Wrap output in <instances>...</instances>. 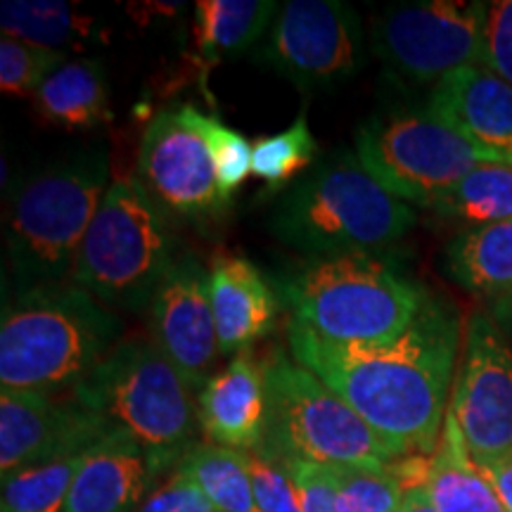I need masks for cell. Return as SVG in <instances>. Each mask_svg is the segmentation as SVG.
Instances as JSON below:
<instances>
[{"mask_svg": "<svg viewBox=\"0 0 512 512\" xmlns=\"http://www.w3.org/2000/svg\"><path fill=\"white\" fill-rule=\"evenodd\" d=\"M463 323L453 304L430 297L401 337L339 344L287 320L292 358L325 382L396 458L434 456L456 382Z\"/></svg>", "mask_w": 512, "mask_h": 512, "instance_id": "obj_1", "label": "cell"}, {"mask_svg": "<svg viewBox=\"0 0 512 512\" xmlns=\"http://www.w3.org/2000/svg\"><path fill=\"white\" fill-rule=\"evenodd\" d=\"M124 323L79 285L19 292L3 309L0 384L15 392H74L117 347Z\"/></svg>", "mask_w": 512, "mask_h": 512, "instance_id": "obj_2", "label": "cell"}, {"mask_svg": "<svg viewBox=\"0 0 512 512\" xmlns=\"http://www.w3.org/2000/svg\"><path fill=\"white\" fill-rule=\"evenodd\" d=\"M415 211L368 174L356 152L339 150L299 178L271 216L273 235L297 252H375L411 233Z\"/></svg>", "mask_w": 512, "mask_h": 512, "instance_id": "obj_3", "label": "cell"}, {"mask_svg": "<svg viewBox=\"0 0 512 512\" xmlns=\"http://www.w3.org/2000/svg\"><path fill=\"white\" fill-rule=\"evenodd\" d=\"M110 188L105 150L79 152L17 185L5 214L15 294L72 280L83 238Z\"/></svg>", "mask_w": 512, "mask_h": 512, "instance_id": "obj_4", "label": "cell"}, {"mask_svg": "<svg viewBox=\"0 0 512 512\" xmlns=\"http://www.w3.org/2000/svg\"><path fill=\"white\" fill-rule=\"evenodd\" d=\"M292 320L339 344L401 337L430 294L373 252L311 256L278 280Z\"/></svg>", "mask_w": 512, "mask_h": 512, "instance_id": "obj_5", "label": "cell"}, {"mask_svg": "<svg viewBox=\"0 0 512 512\" xmlns=\"http://www.w3.org/2000/svg\"><path fill=\"white\" fill-rule=\"evenodd\" d=\"M72 396L114 430L131 434L150 453L157 475L166 467L176 470L195 446L197 392L155 342L117 344Z\"/></svg>", "mask_w": 512, "mask_h": 512, "instance_id": "obj_6", "label": "cell"}, {"mask_svg": "<svg viewBox=\"0 0 512 512\" xmlns=\"http://www.w3.org/2000/svg\"><path fill=\"white\" fill-rule=\"evenodd\" d=\"M171 214L138 178H121L107 190L76 256L72 283L107 306L140 311L174 266Z\"/></svg>", "mask_w": 512, "mask_h": 512, "instance_id": "obj_7", "label": "cell"}, {"mask_svg": "<svg viewBox=\"0 0 512 512\" xmlns=\"http://www.w3.org/2000/svg\"><path fill=\"white\" fill-rule=\"evenodd\" d=\"M268 420L261 451L316 465L387 467L389 446L325 382L275 347L264 358Z\"/></svg>", "mask_w": 512, "mask_h": 512, "instance_id": "obj_8", "label": "cell"}, {"mask_svg": "<svg viewBox=\"0 0 512 512\" xmlns=\"http://www.w3.org/2000/svg\"><path fill=\"white\" fill-rule=\"evenodd\" d=\"M356 155L389 192L437 209L475 166L489 162L430 107L377 114L358 128Z\"/></svg>", "mask_w": 512, "mask_h": 512, "instance_id": "obj_9", "label": "cell"}, {"mask_svg": "<svg viewBox=\"0 0 512 512\" xmlns=\"http://www.w3.org/2000/svg\"><path fill=\"white\" fill-rule=\"evenodd\" d=\"M489 5L422 0L387 8L373 27V53L389 72L418 86L484 64Z\"/></svg>", "mask_w": 512, "mask_h": 512, "instance_id": "obj_10", "label": "cell"}, {"mask_svg": "<svg viewBox=\"0 0 512 512\" xmlns=\"http://www.w3.org/2000/svg\"><path fill=\"white\" fill-rule=\"evenodd\" d=\"M363 29L339 0H287L259 43V62L302 91H328L358 74Z\"/></svg>", "mask_w": 512, "mask_h": 512, "instance_id": "obj_11", "label": "cell"}, {"mask_svg": "<svg viewBox=\"0 0 512 512\" xmlns=\"http://www.w3.org/2000/svg\"><path fill=\"white\" fill-rule=\"evenodd\" d=\"M448 413L479 470L512 458V349L484 311L467 318Z\"/></svg>", "mask_w": 512, "mask_h": 512, "instance_id": "obj_12", "label": "cell"}, {"mask_svg": "<svg viewBox=\"0 0 512 512\" xmlns=\"http://www.w3.org/2000/svg\"><path fill=\"white\" fill-rule=\"evenodd\" d=\"M192 112V105L162 110L147 124L138 147V181L171 216L204 221L221 216L230 200L219 188Z\"/></svg>", "mask_w": 512, "mask_h": 512, "instance_id": "obj_13", "label": "cell"}, {"mask_svg": "<svg viewBox=\"0 0 512 512\" xmlns=\"http://www.w3.org/2000/svg\"><path fill=\"white\" fill-rule=\"evenodd\" d=\"M102 415L74 396L41 392H0V472L76 458L112 434Z\"/></svg>", "mask_w": 512, "mask_h": 512, "instance_id": "obj_14", "label": "cell"}, {"mask_svg": "<svg viewBox=\"0 0 512 512\" xmlns=\"http://www.w3.org/2000/svg\"><path fill=\"white\" fill-rule=\"evenodd\" d=\"M152 342L197 396L221 356L209 302V271L192 254L178 256L150 304Z\"/></svg>", "mask_w": 512, "mask_h": 512, "instance_id": "obj_15", "label": "cell"}, {"mask_svg": "<svg viewBox=\"0 0 512 512\" xmlns=\"http://www.w3.org/2000/svg\"><path fill=\"white\" fill-rule=\"evenodd\" d=\"M427 107L489 162L512 164V86L489 67L448 74L432 88Z\"/></svg>", "mask_w": 512, "mask_h": 512, "instance_id": "obj_16", "label": "cell"}, {"mask_svg": "<svg viewBox=\"0 0 512 512\" xmlns=\"http://www.w3.org/2000/svg\"><path fill=\"white\" fill-rule=\"evenodd\" d=\"M197 413L209 444L247 453L264 446L268 420L264 361L249 351L235 354L228 366L202 387Z\"/></svg>", "mask_w": 512, "mask_h": 512, "instance_id": "obj_17", "label": "cell"}, {"mask_svg": "<svg viewBox=\"0 0 512 512\" xmlns=\"http://www.w3.org/2000/svg\"><path fill=\"white\" fill-rule=\"evenodd\" d=\"M157 477L150 453L131 434L114 430L81 456L67 512H136Z\"/></svg>", "mask_w": 512, "mask_h": 512, "instance_id": "obj_18", "label": "cell"}, {"mask_svg": "<svg viewBox=\"0 0 512 512\" xmlns=\"http://www.w3.org/2000/svg\"><path fill=\"white\" fill-rule=\"evenodd\" d=\"M209 302L221 354L249 351L275 328L278 297L264 273L245 256H214L209 266Z\"/></svg>", "mask_w": 512, "mask_h": 512, "instance_id": "obj_19", "label": "cell"}, {"mask_svg": "<svg viewBox=\"0 0 512 512\" xmlns=\"http://www.w3.org/2000/svg\"><path fill=\"white\" fill-rule=\"evenodd\" d=\"M446 266L463 290L512 311V219L460 230L446 247Z\"/></svg>", "mask_w": 512, "mask_h": 512, "instance_id": "obj_20", "label": "cell"}, {"mask_svg": "<svg viewBox=\"0 0 512 512\" xmlns=\"http://www.w3.org/2000/svg\"><path fill=\"white\" fill-rule=\"evenodd\" d=\"M36 114L64 131H93L112 119L110 86L98 60H67L34 98Z\"/></svg>", "mask_w": 512, "mask_h": 512, "instance_id": "obj_21", "label": "cell"}, {"mask_svg": "<svg viewBox=\"0 0 512 512\" xmlns=\"http://www.w3.org/2000/svg\"><path fill=\"white\" fill-rule=\"evenodd\" d=\"M425 489L439 512H505L494 486L472 463L451 413L446 415L444 434L432 456Z\"/></svg>", "mask_w": 512, "mask_h": 512, "instance_id": "obj_22", "label": "cell"}, {"mask_svg": "<svg viewBox=\"0 0 512 512\" xmlns=\"http://www.w3.org/2000/svg\"><path fill=\"white\" fill-rule=\"evenodd\" d=\"M280 5L273 0H200L195 5V48L219 62L264 41Z\"/></svg>", "mask_w": 512, "mask_h": 512, "instance_id": "obj_23", "label": "cell"}, {"mask_svg": "<svg viewBox=\"0 0 512 512\" xmlns=\"http://www.w3.org/2000/svg\"><path fill=\"white\" fill-rule=\"evenodd\" d=\"M176 470L192 479L216 512H259L254 503L249 453L216 444H195Z\"/></svg>", "mask_w": 512, "mask_h": 512, "instance_id": "obj_24", "label": "cell"}, {"mask_svg": "<svg viewBox=\"0 0 512 512\" xmlns=\"http://www.w3.org/2000/svg\"><path fill=\"white\" fill-rule=\"evenodd\" d=\"M0 29L8 38L64 53L62 48L79 46L93 34V22L69 3L5 0L0 5Z\"/></svg>", "mask_w": 512, "mask_h": 512, "instance_id": "obj_25", "label": "cell"}, {"mask_svg": "<svg viewBox=\"0 0 512 512\" xmlns=\"http://www.w3.org/2000/svg\"><path fill=\"white\" fill-rule=\"evenodd\" d=\"M439 216L467 228L512 219V164L482 162L439 204Z\"/></svg>", "mask_w": 512, "mask_h": 512, "instance_id": "obj_26", "label": "cell"}, {"mask_svg": "<svg viewBox=\"0 0 512 512\" xmlns=\"http://www.w3.org/2000/svg\"><path fill=\"white\" fill-rule=\"evenodd\" d=\"M318 143L313 138L306 110H302L285 131L259 138L252 152V174L266 185L268 192H280L294 178L309 174L316 166Z\"/></svg>", "mask_w": 512, "mask_h": 512, "instance_id": "obj_27", "label": "cell"}, {"mask_svg": "<svg viewBox=\"0 0 512 512\" xmlns=\"http://www.w3.org/2000/svg\"><path fill=\"white\" fill-rule=\"evenodd\" d=\"M81 456L38 463L3 475V512H67V498Z\"/></svg>", "mask_w": 512, "mask_h": 512, "instance_id": "obj_28", "label": "cell"}, {"mask_svg": "<svg viewBox=\"0 0 512 512\" xmlns=\"http://www.w3.org/2000/svg\"><path fill=\"white\" fill-rule=\"evenodd\" d=\"M394 463L387 467L323 465L335 491L337 512H399L406 486L396 477Z\"/></svg>", "mask_w": 512, "mask_h": 512, "instance_id": "obj_29", "label": "cell"}, {"mask_svg": "<svg viewBox=\"0 0 512 512\" xmlns=\"http://www.w3.org/2000/svg\"><path fill=\"white\" fill-rule=\"evenodd\" d=\"M67 55L57 50L38 48L17 38L3 36L0 41V91L12 98H36L38 88Z\"/></svg>", "mask_w": 512, "mask_h": 512, "instance_id": "obj_30", "label": "cell"}, {"mask_svg": "<svg viewBox=\"0 0 512 512\" xmlns=\"http://www.w3.org/2000/svg\"><path fill=\"white\" fill-rule=\"evenodd\" d=\"M197 128L202 131L204 140H207L211 162H214L216 178H219V188L223 197L230 200L233 192L247 181L252 174V152L254 147L242 133L233 131V128L221 124L216 117H207L200 110L192 112Z\"/></svg>", "mask_w": 512, "mask_h": 512, "instance_id": "obj_31", "label": "cell"}, {"mask_svg": "<svg viewBox=\"0 0 512 512\" xmlns=\"http://www.w3.org/2000/svg\"><path fill=\"white\" fill-rule=\"evenodd\" d=\"M249 477H252L254 503L259 512H304L294 479L271 453L261 448L249 451Z\"/></svg>", "mask_w": 512, "mask_h": 512, "instance_id": "obj_32", "label": "cell"}, {"mask_svg": "<svg viewBox=\"0 0 512 512\" xmlns=\"http://www.w3.org/2000/svg\"><path fill=\"white\" fill-rule=\"evenodd\" d=\"M484 67L512 86V0L489 3L484 34Z\"/></svg>", "mask_w": 512, "mask_h": 512, "instance_id": "obj_33", "label": "cell"}, {"mask_svg": "<svg viewBox=\"0 0 512 512\" xmlns=\"http://www.w3.org/2000/svg\"><path fill=\"white\" fill-rule=\"evenodd\" d=\"M136 512H216L207 496L192 484L188 475L174 470L162 486H157L150 496L140 503Z\"/></svg>", "mask_w": 512, "mask_h": 512, "instance_id": "obj_34", "label": "cell"}, {"mask_svg": "<svg viewBox=\"0 0 512 512\" xmlns=\"http://www.w3.org/2000/svg\"><path fill=\"white\" fill-rule=\"evenodd\" d=\"M278 460L287 467V472H290V477L294 479V486H297L299 491V501H302L304 512H337L335 491H332L328 472H325L323 465L306 463V460L294 458Z\"/></svg>", "mask_w": 512, "mask_h": 512, "instance_id": "obj_35", "label": "cell"}, {"mask_svg": "<svg viewBox=\"0 0 512 512\" xmlns=\"http://www.w3.org/2000/svg\"><path fill=\"white\" fill-rule=\"evenodd\" d=\"M484 477L489 479V484L494 486L496 496L501 498L505 512H512V458L503 460L489 470H482Z\"/></svg>", "mask_w": 512, "mask_h": 512, "instance_id": "obj_36", "label": "cell"}, {"mask_svg": "<svg viewBox=\"0 0 512 512\" xmlns=\"http://www.w3.org/2000/svg\"><path fill=\"white\" fill-rule=\"evenodd\" d=\"M399 512H439V510L434 508L432 498L427 494L425 486H415V489L406 491Z\"/></svg>", "mask_w": 512, "mask_h": 512, "instance_id": "obj_37", "label": "cell"}]
</instances>
